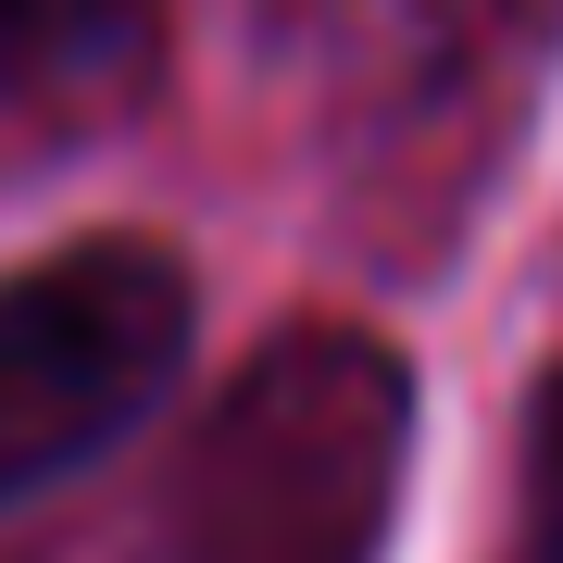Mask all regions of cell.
<instances>
[{"mask_svg":"<svg viewBox=\"0 0 563 563\" xmlns=\"http://www.w3.org/2000/svg\"><path fill=\"white\" fill-rule=\"evenodd\" d=\"M413 451V376L363 325L251 351L176 476L188 563H376Z\"/></svg>","mask_w":563,"mask_h":563,"instance_id":"1","label":"cell"},{"mask_svg":"<svg viewBox=\"0 0 563 563\" xmlns=\"http://www.w3.org/2000/svg\"><path fill=\"white\" fill-rule=\"evenodd\" d=\"M188 325H201V301H188L176 251L151 239H76L0 276V501L113 451L176 388Z\"/></svg>","mask_w":563,"mask_h":563,"instance_id":"2","label":"cell"},{"mask_svg":"<svg viewBox=\"0 0 563 563\" xmlns=\"http://www.w3.org/2000/svg\"><path fill=\"white\" fill-rule=\"evenodd\" d=\"M151 0H0V88H63L139 51Z\"/></svg>","mask_w":563,"mask_h":563,"instance_id":"3","label":"cell"},{"mask_svg":"<svg viewBox=\"0 0 563 563\" xmlns=\"http://www.w3.org/2000/svg\"><path fill=\"white\" fill-rule=\"evenodd\" d=\"M526 526H539V551L563 563V376L539 388V426H526Z\"/></svg>","mask_w":563,"mask_h":563,"instance_id":"4","label":"cell"}]
</instances>
